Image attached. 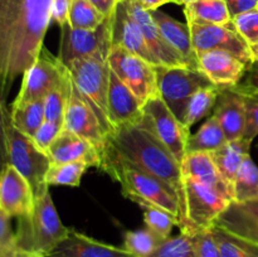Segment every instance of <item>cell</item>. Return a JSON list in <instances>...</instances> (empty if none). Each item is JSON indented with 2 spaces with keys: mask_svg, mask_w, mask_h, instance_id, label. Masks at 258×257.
<instances>
[{
  "mask_svg": "<svg viewBox=\"0 0 258 257\" xmlns=\"http://www.w3.org/2000/svg\"><path fill=\"white\" fill-rule=\"evenodd\" d=\"M50 7L52 0H0V83L8 92L44 47Z\"/></svg>",
  "mask_w": 258,
  "mask_h": 257,
  "instance_id": "obj_1",
  "label": "cell"
},
{
  "mask_svg": "<svg viewBox=\"0 0 258 257\" xmlns=\"http://www.w3.org/2000/svg\"><path fill=\"white\" fill-rule=\"evenodd\" d=\"M105 159L121 160L165 181L178 194L181 206L183 178L180 163L144 120L111 131L106 136L101 164Z\"/></svg>",
  "mask_w": 258,
  "mask_h": 257,
  "instance_id": "obj_2",
  "label": "cell"
},
{
  "mask_svg": "<svg viewBox=\"0 0 258 257\" xmlns=\"http://www.w3.org/2000/svg\"><path fill=\"white\" fill-rule=\"evenodd\" d=\"M100 170L105 171L120 184L123 197L135 202L136 204L149 203L166 211L178 219L180 227V201L175 190L165 181L116 159H105L101 164Z\"/></svg>",
  "mask_w": 258,
  "mask_h": 257,
  "instance_id": "obj_3",
  "label": "cell"
},
{
  "mask_svg": "<svg viewBox=\"0 0 258 257\" xmlns=\"http://www.w3.org/2000/svg\"><path fill=\"white\" fill-rule=\"evenodd\" d=\"M70 228L63 224L49 191L35 199L32 213L18 218L15 231L17 251L45 257L67 237Z\"/></svg>",
  "mask_w": 258,
  "mask_h": 257,
  "instance_id": "obj_4",
  "label": "cell"
},
{
  "mask_svg": "<svg viewBox=\"0 0 258 257\" xmlns=\"http://www.w3.org/2000/svg\"><path fill=\"white\" fill-rule=\"evenodd\" d=\"M108 54L110 53L98 52L75 60L67 67L73 83L96 113L106 136L112 131L107 107L111 72Z\"/></svg>",
  "mask_w": 258,
  "mask_h": 257,
  "instance_id": "obj_5",
  "label": "cell"
},
{
  "mask_svg": "<svg viewBox=\"0 0 258 257\" xmlns=\"http://www.w3.org/2000/svg\"><path fill=\"white\" fill-rule=\"evenodd\" d=\"M232 202L231 197L214 186L193 179H183L180 232L196 234L212 228Z\"/></svg>",
  "mask_w": 258,
  "mask_h": 257,
  "instance_id": "obj_6",
  "label": "cell"
},
{
  "mask_svg": "<svg viewBox=\"0 0 258 257\" xmlns=\"http://www.w3.org/2000/svg\"><path fill=\"white\" fill-rule=\"evenodd\" d=\"M7 141L10 165L27 179L35 199L44 196L49 191L45 176L52 164L48 154L40 150L33 139L18 131L10 120L7 125Z\"/></svg>",
  "mask_w": 258,
  "mask_h": 257,
  "instance_id": "obj_7",
  "label": "cell"
},
{
  "mask_svg": "<svg viewBox=\"0 0 258 257\" xmlns=\"http://www.w3.org/2000/svg\"><path fill=\"white\" fill-rule=\"evenodd\" d=\"M158 91L165 105L183 122L189 98L202 88L216 86L201 70L189 67H156Z\"/></svg>",
  "mask_w": 258,
  "mask_h": 257,
  "instance_id": "obj_8",
  "label": "cell"
},
{
  "mask_svg": "<svg viewBox=\"0 0 258 257\" xmlns=\"http://www.w3.org/2000/svg\"><path fill=\"white\" fill-rule=\"evenodd\" d=\"M70 71L43 47L37 60L23 75L22 86L12 106H20L45 100L48 95L64 80Z\"/></svg>",
  "mask_w": 258,
  "mask_h": 257,
  "instance_id": "obj_9",
  "label": "cell"
},
{
  "mask_svg": "<svg viewBox=\"0 0 258 257\" xmlns=\"http://www.w3.org/2000/svg\"><path fill=\"white\" fill-rule=\"evenodd\" d=\"M111 71L140 98L144 103L159 95L156 67L120 45H112L108 54Z\"/></svg>",
  "mask_w": 258,
  "mask_h": 257,
  "instance_id": "obj_10",
  "label": "cell"
},
{
  "mask_svg": "<svg viewBox=\"0 0 258 257\" xmlns=\"http://www.w3.org/2000/svg\"><path fill=\"white\" fill-rule=\"evenodd\" d=\"M59 28L60 42L57 57L64 67L98 52L110 53L112 47L111 17L106 18L100 27L92 30L73 29L68 23Z\"/></svg>",
  "mask_w": 258,
  "mask_h": 257,
  "instance_id": "obj_11",
  "label": "cell"
},
{
  "mask_svg": "<svg viewBox=\"0 0 258 257\" xmlns=\"http://www.w3.org/2000/svg\"><path fill=\"white\" fill-rule=\"evenodd\" d=\"M143 110L144 122L170 150L174 158L181 163L186 154V143L190 135V130L175 117L160 95H155L149 98Z\"/></svg>",
  "mask_w": 258,
  "mask_h": 257,
  "instance_id": "obj_12",
  "label": "cell"
},
{
  "mask_svg": "<svg viewBox=\"0 0 258 257\" xmlns=\"http://www.w3.org/2000/svg\"><path fill=\"white\" fill-rule=\"evenodd\" d=\"M190 28L191 43L197 55L209 50H226L249 66L251 45L234 29L232 22L227 25L188 24Z\"/></svg>",
  "mask_w": 258,
  "mask_h": 257,
  "instance_id": "obj_13",
  "label": "cell"
},
{
  "mask_svg": "<svg viewBox=\"0 0 258 257\" xmlns=\"http://www.w3.org/2000/svg\"><path fill=\"white\" fill-rule=\"evenodd\" d=\"M63 128L81 136L96 146L100 155L102 154L106 143V135L101 123L87 101L82 97L80 91L72 81V91L63 121Z\"/></svg>",
  "mask_w": 258,
  "mask_h": 257,
  "instance_id": "obj_14",
  "label": "cell"
},
{
  "mask_svg": "<svg viewBox=\"0 0 258 257\" xmlns=\"http://www.w3.org/2000/svg\"><path fill=\"white\" fill-rule=\"evenodd\" d=\"M111 40L112 45L125 48L126 50L148 60L155 67L161 66L146 44L140 27L128 13L125 0H120L117 3L115 12L111 15Z\"/></svg>",
  "mask_w": 258,
  "mask_h": 257,
  "instance_id": "obj_15",
  "label": "cell"
},
{
  "mask_svg": "<svg viewBox=\"0 0 258 257\" xmlns=\"http://www.w3.org/2000/svg\"><path fill=\"white\" fill-rule=\"evenodd\" d=\"M35 198L27 179L8 164L0 173V209L8 216L25 217L32 213Z\"/></svg>",
  "mask_w": 258,
  "mask_h": 257,
  "instance_id": "obj_16",
  "label": "cell"
},
{
  "mask_svg": "<svg viewBox=\"0 0 258 257\" xmlns=\"http://www.w3.org/2000/svg\"><path fill=\"white\" fill-rule=\"evenodd\" d=\"M126 7L131 17L135 19L143 32L146 44L150 48L151 53L156 59L165 67H186L185 62L178 52L164 39L160 29L156 25L155 20L151 17V13L141 7L136 0H125Z\"/></svg>",
  "mask_w": 258,
  "mask_h": 257,
  "instance_id": "obj_17",
  "label": "cell"
},
{
  "mask_svg": "<svg viewBox=\"0 0 258 257\" xmlns=\"http://www.w3.org/2000/svg\"><path fill=\"white\" fill-rule=\"evenodd\" d=\"M144 105L145 103L111 71L107 107L112 130L140 122L144 117Z\"/></svg>",
  "mask_w": 258,
  "mask_h": 257,
  "instance_id": "obj_18",
  "label": "cell"
},
{
  "mask_svg": "<svg viewBox=\"0 0 258 257\" xmlns=\"http://www.w3.org/2000/svg\"><path fill=\"white\" fill-rule=\"evenodd\" d=\"M212 115L221 123L227 141L243 138L246 128V107L238 85L221 87Z\"/></svg>",
  "mask_w": 258,
  "mask_h": 257,
  "instance_id": "obj_19",
  "label": "cell"
},
{
  "mask_svg": "<svg viewBox=\"0 0 258 257\" xmlns=\"http://www.w3.org/2000/svg\"><path fill=\"white\" fill-rule=\"evenodd\" d=\"M199 70L219 87L241 83L248 66L226 50H209L198 55Z\"/></svg>",
  "mask_w": 258,
  "mask_h": 257,
  "instance_id": "obj_20",
  "label": "cell"
},
{
  "mask_svg": "<svg viewBox=\"0 0 258 257\" xmlns=\"http://www.w3.org/2000/svg\"><path fill=\"white\" fill-rule=\"evenodd\" d=\"M53 164L81 161L100 169L101 155L95 145L86 139L63 128L47 151Z\"/></svg>",
  "mask_w": 258,
  "mask_h": 257,
  "instance_id": "obj_21",
  "label": "cell"
},
{
  "mask_svg": "<svg viewBox=\"0 0 258 257\" xmlns=\"http://www.w3.org/2000/svg\"><path fill=\"white\" fill-rule=\"evenodd\" d=\"M45 257H134L123 247L96 241L70 228L67 237Z\"/></svg>",
  "mask_w": 258,
  "mask_h": 257,
  "instance_id": "obj_22",
  "label": "cell"
},
{
  "mask_svg": "<svg viewBox=\"0 0 258 257\" xmlns=\"http://www.w3.org/2000/svg\"><path fill=\"white\" fill-rule=\"evenodd\" d=\"M150 13L158 28L160 29L164 39L180 54V57L185 62L186 67L199 70L198 55H197L193 43H191L189 25L174 19L173 17L159 9L153 10Z\"/></svg>",
  "mask_w": 258,
  "mask_h": 257,
  "instance_id": "obj_23",
  "label": "cell"
},
{
  "mask_svg": "<svg viewBox=\"0 0 258 257\" xmlns=\"http://www.w3.org/2000/svg\"><path fill=\"white\" fill-rule=\"evenodd\" d=\"M180 173L183 179H193V180L214 186L231 197L233 201L232 186L221 175L211 153L185 154L180 163Z\"/></svg>",
  "mask_w": 258,
  "mask_h": 257,
  "instance_id": "obj_24",
  "label": "cell"
},
{
  "mask_svg": "<svg viewBox=\"0 0 258 257\" xmlns=\"http://www.w3.org/2000/svg\"><path fill=\"white\" fill-rule=\"evenodd\" d=\"M251 144V141L241 138L227 141L224 145L211 153L219 173L231 186L243 161L249 156Z\"/></svg>",
  "mask_w": 258,
  "mask_h": 257,
  "instance_id": "obj_25",
  "label": "cell"
},
{
  "mask_svg": "<svg viewBox=\"0 0 258 257\" xmlns=\"http://www.w3.org/2000/svg\"><path fill=\"white\" fill-rule=\"evenodd\" d=\"M186 24H219L232 22L224 0H201L184 5Z\"/></svg>",
  "mask_w": 258,
  "mask_h": 257,
  "instance_id": "obj_26",
  "label": "cell"
},
{
  "mask_svg": "<svg viewBox=\"0 0 258 257\" xmlns=\"http://www.w3.org/2000/svg\"><path fill=\"white\" fill-rule=\"evenodd\" d=\"M226 143L227 139L221 123L213 115H211L196 133L189 135L186 143V154L213 153Z\"/></svg>",
  "mask_w": 258,
  "mask_h": 257,
  "instance_id": "obj_27",
  "label": "cell"
},
{
  "mask_svg": "<svg viewBox=\"0 0 258 257\" xmlns=\"http://www.w3.org/2000/svg\"><path fill=\"white\" fill-rule=\"evenodd\" d=\"M45 121L44 100L34 101L20 106H12L10 122L18 131L28 138H34L38 128Z\"/></svg>",
  "mask_w": 258,
  "mask_h": 257,
  "instance_id": "obj_28",
  "label": "cell"
},
{
  "mask_svg": "<svg viewBox=\"0 0 258 257\" xmlns=\"http://www.w3.org/2000/svg\"><path fill=\"white\" fill-rule=\"evenodd\" d=\"M219 92H221L219 86H212V87L202 88L189 98L183 118V123L186 128L190 130L194 123L199 122L202 118L208 117L213 113Z\"/></svg>",
  "mask_w": 258,
  "mask_h": 257,
  "instance_id": "obj_29",
  "label": "cell"
},
{
  "mask_svg": "<svg viewBox=\"0 0 258 257\" xmlns=\"http://www.w3.org/2000/svg\"><path fill=\"white\" fill-rule=\"evenodd\" d=\"M232 191L233 203H244L258 198V166L252 160L251 155L243 161L236 174Z\"/></svg>",
  "mask_w": 258,
  "mask_h": 257,
  "instance_id": "obj_30",
  "label": "cell"
},
{
  "mask_svg": "<svg viewBox=\"0 0 258 257\" xmlns=\"http://www.w3.org/2000/svg\"><path fill=\"white\" fill-rule=\"evenodd\" d=\"M222 257H258V244L236 236L222 227H212Z\"/></svg>",
  "mask_w": 258,
  "mask_h": 257,
  "instance_id": "obj_31",
  "label": "cell"
},
{
  "mask_svg": "<svg viewBox=\"0 0 258 257\" xmlns=\"http://www.w3.org/2000/svg\"><path fill=\"white\" fill-rule=\"evenodd\" d=\"M164 241L165 239L145 227L126 232L123 237V248L134 257H150Z\"/></svg>",
  "mask_w": 258,
  "mask_h": 257,
  "instance_id": "obj_32",
  "label": "cell"
},
{
  "mask_svg": "<svg viewBox=\"0 0 258 257\" xmlns=\"http://www.w3.org/2000/svg\"><path fill=\"white\" fill-rule=\"evenodd\" d=\"M216 224L236 236L258 244V224L242 216L232 203L227 208V211L219 217Z\"/></svg>",
  "mask_w": 258,
  "mask_h": 257,
  "instance_id": "obj_33",
  "label": "cell"
},
{
  "mask_svg": "<svg viewBox=\"0 0 258 257\" xmlns=\"http://www.w3.org/2000/svg\"><path fill=\"white\" fill-rule=\"evenodd\" d=\"M71 91H72V78L68 73L67 77L45 97L44 100V113L45 120L52 122L62 123L64 121L66 108L70 100Z\"/></svg>",
  "mask_w": 258,
  "mask_h": 257,
  "instance_id": "obj_34",
  "label": "cell"
},
{
  "mask_svg": "<svg viewBox=\"0 0 258 257\" xmlns=\"http://www.w3.org/2000/svg\"><path fill=\"white\" fill-rule=\"evenodd\" d=\"M90 166L86 163L75 161V163L50 164L47 171L45 181L49 185H67L80 186L82 176Z\"/></svg>",
  "mask_w": 258,
  "mask_h": 257,
  "instance_id": "obj_35",
  "label": "cell"
},
{
  "mask_svg": "<svg viewBox=\"0 0 258 257\" xmlns=\"http://www.w3.org/2000/svg\"><path fill=\"white\" fill-rule=\"evenodd\" d=\"M105 19L106 18L88 0H72L68 14V25L73 29H96Z\"/></svg>",
  "mask_w": 258,
  "mask_h": 257,
  "instance_id": "obj_36",
  "label": "cell"
},
{
  "mask_svg": "<svg viewBox=\"0 0 258 257\" xmlns=\"http://www.w3.org/2000/svg\"><path fill=\"white\" fill-rule=\"evenodd\" d=\"M144 211V222L149 229L161 237L163 239H168L170 237L173 228L179 227V221L166 211L154 207L149 203H138Z\"/></svg>",
  "mask_w": 258,
  "mask_h": 257,
  "instance_id": "obj_37",
  "label": "cell"
},
{
  "mask_svg": "<svg viewBox=\"0 0 258 257\" xmlns=\"http://www.w3.org/2000/svg\"><path fill=\"white\" fill-rule=\"evenodd\" d=\"M150 257H198L191 234L181 233L169 237Z\"/></svg>",
  "mask_w": 258,
  "mask_h": 257,
  "instance_id": "obj_38",
  "label": "cell"
},
{
  "mask_svg": "<svg viewBox=\"0 0 258 257\" xmlns=\"http://www.w3.org/2000/svg\"><path fill=\"white\" fill-rule=\"evenodd\" d=\"M238 88L243 96L246 107V128L243 139L252 143L258 135V88L247 86L246 83H239Z\"/></svg>",
  "mask_w": 258,
  "mask_h": 257,
  "instance_id": "obj_39",
  "label": "cell"
},
{
  "mask_svg": "<svg viewBox=\"0 0 258 257\" xmlns=\"http://www.w3.org/2000/svg\"><path fill=\"white\" fill-rule=\"evenodd\" d=\"M232 25L249 45L258 43V9L249 10L232 19Z\"/></svg>",
  "mask_w": 258,
  "mask_h": 257,
  "instance_id": "obj_40",
  "label": "cell"
},
{
  "mask_svg": "<svg viewBox=\"0 0 258 257\" xmlns=\"http://www.w3.org/2000/svg\"><path fill=\"white\" fill-rule=\"evenodd\" d=\"M7 93L8 91L0 83V173L9 164L7 125L10 120V110L7 107Z\"/></svg>",
  "mask_w": 258,
  "mask_h": 257,
  "instance_id": "obj_41",
  "label": "cell"
},
{
  "mask_svg": "<svg viewBox=\"0 0 258 257\" xmlns=\"http://www.w3.org/2000/svg\"><path fill=\"white\" fill-rule=\"evenodd\" d=\"M17 251V238L12 227V217L0 209V257H10Z\"/></svg>",
  "mask_w": 258,
  "mask_h": 257,
  "instance_id": "obj_42",
  "label": "cell"
},
{
  "mask_svg": "<svg viewBox=\"0 0 258 257\" xmlns=\"http://www.w3.org/2000/svg\"><path fill=\"white\" fill-rule=\"evenodd\" d=\"M191 236L194 238L198 257H222L221 249L211 228L204 229Z\"/></svg>",
  "mask_w": 258,
  "mask_h": 257,
  "instance_id": "obj_43",
  "label": "cell"
},
{
  "mask_svg": "<svg viewBox=\"0 0 258 257\" xmlns=\"http://www.w3.org/2000/svg\"><path fill=\"white\" fill-rule=\"evenodd\" d=\"M63 130L62 123L52 122V121H47L42 123L38 131L35 133L33 141L35 143V145L40 149L42 151L47 153L49 146L52 145L53 141L55 140L58 135H59L60 131Z\"/></svg>",
  "mask_w": 258,
  "mask_h": 257,
  "instance_id": "obj_44",
  "label": "cell"
},
{
  "mask_svg": "<svg viewBox=\"0 0 258 257\" xmlns=\"http://www.w3.org/2000/svg\"><path fill=\"white\" fill-rule=\"evenodd\" d=\"M71 4L72 0H52V7H50L52 22L57 23L59 27L67 24Z\"/></svg>",
  "mask_w": 258,
  "mask_h": 257,
  "instance_id": "obj_45",
  "label": "cell"
},
{
  "mask_svg": "<svg viewBox=\"0 0 258 257\" xmlns=\"http://www.w3.org/2000/svg\"><path fill=\"white\" fill-rule=\"evenodd\" d=\"M231 19L249 10L257 9L258 0H224Z\"/></svg>",
  "mask_w": 258,
  "mask_h": 257,
  "instance_id": "obj_46",
  "label": "cell"
},
{
  "mask_svg": "<svg viewBox=\"0 0 258 257\" xmlns=\"http://www.w3.org/2000/svg\"><path fill=\"white\" fill-rule=\"evenodd\" d=\"M251 63H249L248 71L246 73V85L258 88V43L251 45Z\"/></svg>",
  "mask_w": 258,
  "mask_h": 257,
  "instance_id": "obj_47",
  "label": "cell"
},
{
  "mask_svg": "<svg viewBox=\"0 0 258 257\" xmlns=\"http://www.w3.org/2000/svg\"><path fill=\"white\" fill-rule=\"evenodd\" d=\"M234 208L244 216L246 218H248L249 221H252L253 223L258 224V198L252 199V201L244 202V203H233Z\"/></svg>",
  "mask_w": 258,
  "mask_h": 257,
  "instance_id": "obj_48",
  "label": "cell"
},
{
  "mask_svg": "<svg viewBox=\"0 0 258 257\" xmlns=\"http://www.w3.org/2000/svg\"><path fill=\"white\" fill-rule=\"evenodd\" d=\"M105 18L111 17L120 0H88Z\"/></svg>",
  "mask_w": 258,
  "mask_h": 257,
  "instance_id": "obj_49",
  "label": "cell"
},
{
  "mask_svg": "<svg viewBox=\"0 0 258 257\" xmlns=\"http://www.w3.org/2000/svg\"><path fill=\"white\" fill-rule=\"evenodd\" d=\"M141 7L145 8L149 12H153V10H158L159 8L163 7V5L168 4V3H173V0H136Z\"/></svg>",
  "mask_w": 258,
  "mask_h": 257,
  "instance_id": "obj_50",
  "label": "cell"
},
{
  "mask_svg": "<svg viewBox=\"0 0 258 257\" xmlns=\"http://www.w3.org/2000/svg\"><path fill=\"white\" fill-rule=\"evenodd\" d=\"M10 257H42V256H37V254H30V253H25V252L15 251Z\"/></svg>",
  "mask_w": 258,
  "mask_h": 257,
  "instance_id": "obj_51",
  "label": "cell"
},
{
  "mask_svg": "<svg viewBox=\"0 0 258 257\" xmlns=\"http://www.w3.org/2000/svg\"><path fill=\"white\" fill-rule=\"evenodd\" d=\"M194 2H201V0H183V3H184L183 5L188 4V3H194Z\"/></svg>",
  "mask_w": 258,
  "mask_h": 257,
  "instance_id": "obj_52",
  "label": "cell"
},
{
  "mask_svg": "<svg viewBox=\"0 0 258 257\" xmlns=\"http://www.w3.org/2000/svg\"><path fill=\"white\" fill-rule=\"evenodd\" d=\"M173 3H175V4H179V5H183V0H173Z\"/></svg>",
  "mask_w": 258,
  "mask_h": 257,
  "instance_id": "obj_53",
  "label": "cell"
},
{
  "mask_svg": "<svg viewBox=\"0 0 258 257\" xmlns=\"http://www.w3.org/2000/svg\"><path fill=\"white\" fill-rule=\"evenodd\" d=\"M257 9H258V7H257Z\"/></svg>",
  "mask_w": 258,
  "mask_h": 257,
  "instance_id": "obj_54",
  "label": "cell"
}]
</instances>
